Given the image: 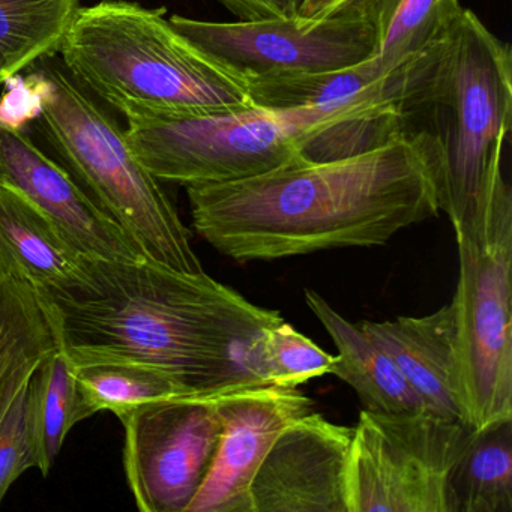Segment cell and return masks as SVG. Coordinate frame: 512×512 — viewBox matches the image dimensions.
I'll use <instances>...</instances> for the list:
<instances>
[{"label":"cell","instance_id":"obj_1","mask_svg":"<svg viewBox=\"0 0 512 512\" xmlns=\"http://www.w3.org/2000/svg\"><path fill=\"white\" fill-rule=\"evenodd\" d=\"M44 293L73 364L143 362L194 392L265 383L257 371V340L283 320L205 271L181 274L149 260L91 259L79 283Z\"/></svg>","mask_w":512,"mask_h":512},{"label":"cell","instance_id":"obj_2","mask_svg":"<svg viewBox=\"0 0 512 512\" xmlns=\"http://www.w3.org/2000/svg\"><path fill=\"white\" fill-rule=\"evenodd\" d=\"M185 188L196 232L241 262L385 245L439 214L427 163L404 137L349 160Z\"/></svg>","mask_w":512,"mask_h":512},{"label":"cell","instance_id":"obj_3","mask_svg":"<svg viewBox=\"0 0 512 512\" xmlns=\"http://www.w3.org/2000/svg\"><path fill=\"white\" fill-rule=\"evenodd\" d=\"M401 137L421 152L452 227L481 217L502 178L512 124V52L463 10L448 34L392 73Z\"/></svg>","mask_w":512,"mask_h":512},{"label":"cell","instance_id":"obj_4","mask_svg":"<svg viewBox=\"0 0 512 512\" xmlns=\"http://www.w3.org/2000/svg\"><path fill=\"white\" fill-rule=\"evenodd\" d=\"M59 53L71 77L125 118L253 109L247 83L175 31L163 10L125 0L79 8Z\"/></svg>","mask_w":512,"mask_h":512},{"label":"cell","instance_id":"obj_5","mask_svg":"<svg viewBox=\"0 0 512 512\" xmlns=\"http://www.w3.org/2000/svg\"><path fill=\"white\" fill-rule=\"evenodd\" d=\"M31 77L29 119H38L50 145L89 196L142 248L151 262L181 274H200L190 232L160 181L140 163L125 131L64 65L47 61Z\"/></svg>","mask_w":512,"mask_h":512},{"label":"cell","instance_id":"obj_6","mask_svg":"<svg viewBox=\"0 0 512 512\" xmlns=\"http://www.w3.org/2000/svg\"><path fill=\"white\" fill-rule=\"evenodd\" d=\"M454 230L460 391L467 425L481 430L512 419V194L503 176L481 217Z\"/></svg>","mask_w":512,"mask_h":512},{"label":"cell","instance_id":"obj_7","mask_svg":"<svg viewBox=\"0 0 512 512\" xmlns=\"http://www.w3.org/2000/svg\"><path fill=\"white\" fill-rule=\"evenodd\" d=\"M473 431L427 410H361L347 457V511L448 512L449 475Z\"/></svg>","mask_w":512,"mask_h":512},{"label":"cell","instance_id":"obj_8","mask_svg":"<svg viewBox=\"0 0 512 512\" xmlns=\"http://www.w3.org/2000/svg\"><path fill=\"white\" fill-rule=\"evenodd\" d=\"M178 34L242 82L341 70L370 61L376 31L352 4L319 20L299 16L217 23L170 17Z\"/></svg>","mask_w":512,"mask_h":512},{"label":"cell","instance_id":"obj_9","mask_svg":"<svg viewBox=\"0 0 512 512\" xmlns=\"http://www.w3.org/2000/svg\"><path fill=\"white\" fill-rule=\"evenodd\" d=\"M140 163L158 179L224 184L302 163L277 116L263 110L130 119L125 130Z\"/></svg>","mask_w":512,"mask_h":512},{"label":"cell","instance_id":"obj_10","mask_svg":"<svg viewBox=\"0 0 512 512\" xmlns=\"http://www.w3.org/2000/svg\"><path fill=\"white\" fill-rule=\"evenodd\" d=\"M221 391L152 401L119 418L125 472L140 511L187 512L217 454Z\"/></svg>","mask_w":512,"mask_h":512},{"label":"cell","instance_id":"obj_11","mask_svg":"<svg viewBox=\"0 0 512 512\" xmlns=\"http://www.w3.org/2000/svg\"><path fill=\"white\" fill-rule=\"evenodd\" d=\"M221 436L214 463L187 512H253L251 484L281 431L313 412L298 388L256 383L218 398Z\"/></svg>","mask_w":512,"mask_h":512},{"label":"cell","instance_id":"obj_12","mask_svg":"<svg viewBox=\"0 0 512 512\" xmlns=\"http://www.w3.org/2000/svg\"><path fill=\"white\" fill-rule=\"evenodd\" d=\"M353 428L308 413L287 425L251 484L253 512H349L346 467Z\"/></svg>","mask_w":512,"mask_h":512},{"label":"cell","instance_id":"obj_13","mask_svg":"<svg viewBox=\"0 0 512 512\" xmlns=\"http://www.w3.org/2000/svg\"><path fill=\"white\" fill-rule=\"evenodd\" d=\"M0 185L26 197L86 256L109 262L149 260L59 164L19 127L4 122H0Z\"/></svg>","mask_w":512,"mask_h":512},{"label":"cell","instance_id":"obj_14","mask_svg":"<svg viewBox=\"0 0 512 512\" xmlns=\"http://www.w3.org/2000/svg\"><path fill=\"white\" fill-rule=\"evenodd\" d=\"M359 326L388 353L431 413L467 425L452 302L427 316L397 317L385 322L367 320Z\"/></svg>","mask_w":512,"mask_h":512},{"label":"cell","instance_id":"obj_15","mask_svg":"<svg viewBox=\"0 0 512 512\" xmlns=\"http://www.w3.org/2000/svg\"><path fill=\"white\" fill-rule=\"evenodd\" d=\"M274 116L283 122L299 158L307 164L349 160L401 137L392 74L376 88L338 106Z\"/></svg>","mask_w":512,"mask_h":512},{"label":"cell","instance_id":"obj_16","mask_svg":"<svg viewBox=\"0 0 512 512\" xmlns=\"http://www.w3.org/2000/svg\"><path fill=\"white\" fill-rule=\"evenodd\" d=\"M59 349L49 298L0 245V416L44 359Z\"/></svg>","mask_w":512,"mask_h":512},{"label":"cell","instance_id":"obj_17","mask_svg":"<svg viewBox=\"0 0 512 512\" xmlns=\"http://www.w3.org/2000/svg\"><path fill=\"white\" fill-rule=\"evenodd\" d=\"M305 302L337 347L331 374L352 386L365 409L373 412H430L395 362L364 329L344 319L319 293L305 289Z\"/></svg>","mask_w":512,"mask_h":512},{"label":"cell","instance_id":"obj_18","mask_svg":"<svg viewBox=\"0 0 512 512\" xmlns=\"http://www.w3.org/2000/svg\"><path fill=\"white\" fill-rule=\"evenodd\" d=\"M0 245L43 290L79 283L92 259L26 197L4 185H0Z\"/></svg>","mask_w":512,"mask_h":512},{"label":"cell","instance_id":"obj_19","mask_svg":"<svg viewBox=\"0 0 512 512\" xmlns=\"http://www.w3.org/2000/svg\"><path fill=\"white\" fill-rule=\"evenodd\" d=\"M376 31L371 59L382 76L427 52L439 43L460 11L458 0H355Z\"/></svg>","mask_w":512,"mask_h":512},{"label":"cell","instance_id":"obj_20","mask_svg":"<svg viewBox=\"0 0 512 512\" xmlns=\"http://www.w3.org/2000/svg\"><path fill=\"white\" fill-rule=\"evenodd\" d=\"M446 500L448 512H512V419L473 431Z\"/></svg>","mask_w":512,"mask_h":512},{"label":"cell","instance_id":"obj_21","mask_svg":"<svg viewBox=\"0 0 512 512\" xmlns=\"http://www.w3.org/2000/svg\"><path fill=\"white\" fill-rule=\"evenodd\" d=\"M79 0H0V85L59 52Z\"/></svg>","mask_w":512,"mask_h":512},{"label":"cell","instance_id":"obj_22","mask_svg":"<svg viewBox=\"0 0 512 512\" xmlns=\"http://www.w3.org/2000/svg\"><path fill=\"white\" fill-rule=\"evenodd\" d=\"M71 365L88 418L101 410L121 418L142 404L197 394L167 371L143 362L92 359Z\"/></svg>","mask_w":512,"mask_h":512},{"label":"cell","instance_id":"obj_23","mask_svg":"<svg viewBox=\"0 0 512 512\" xmlns=\"http://www.w3.org/2000/svg\"><path fill=\"white\" fill-rule=\"evenodd\" d=\"M382 76L373 61L341 70L247 82L256 109L271 115L338 106L376 88Z\"/></svg>","mask_w":512,"mask_h":512},{"label":"cell","instance_id":"obj_24","mask_svg":"<svg viewBox=\"0 0 512 512\" xmlns=\"http://www.w3.org/2000/svg\"><path fill=\"white\" fill-rule=\"evenodd\" d=\"M35 421L40 467L47 475L55 464L67 434L86 416L73 365L64 350L53 352L35 374Z\"/></svg>","mask_w":512,"mask_h":512},{"label":"cell","instance_id":"obj_25","mask_svg":"<svg viewBox=\"0 0 512 512\" xmlns=\"http://www.w3.org/2000/svg\"><path fill=\"white\" fill-rule=\"evenodd\" d=\"M256 361L263 382L298 388L311 379L331 374L337 356L320 349L283 319L263 329L257 340Z\"/></svg>","mask_w":512,"mask_h":512},{"label":"cell","instance_id":"obj_26","mask_svg":"<svg viewBox=\"0 0 512 512\" xmlns=\"http://www.w3.org/2000/svg\"><path fill=\"white\" fill-rule=\"evenodd\" d=\"M35 371L0 416V503L11 485L32 467H40L35 421Z\"/></svg>","mask_w":512,"mask_h":512},{"label":"cell","instance_id":"obj_27","mask_svg":"<svg viewBox=\"0 0 512 512\" xmlns=\"http://www.w3.org/2000/svg\"><path fill=\"white\" fill-rule=\"evenodd\" d=\"M221 4L238 17L239 22L293 17L298 14L302 0H220Z\"/></svg>","mask_w":512,"mask_h":512},{"label":"cell","instance_id":"obj_28","mask_svg":"<svg viewBox=\"0 0 512 512\" xmlns=\"http://www.w3.org/2000/svg\"><path fill=\"white\" fill-rule=\"evenodd\" d=\"M355 0H302L296 16L307 20L325 19L337 11L343 10Z\"/></svg>","mask_w":512,"mask_h":512}]
</instances>
